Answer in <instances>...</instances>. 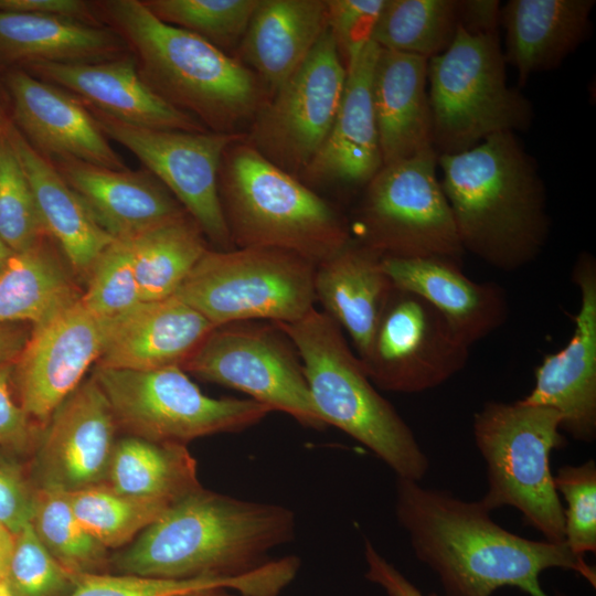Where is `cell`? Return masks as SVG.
<instances>
[{"mask_svg":"<svg viewBox=\"0 0 596 596\" xmlns=\"http://www.w3.org/2000/svg\"><path fill=\"white\" fill-rule=\"evenodd\" d=\"M395 515L415 556L439 577L446 596H491L504 586L549 596L540 575L554 567L574 571L595 586V570L583 556L565 543L507 531L480 500L466 501L396 477Z\"/></svg>","mask_w":596,"mask_h":596,"instance_id":"obj_1","label":"cell"},{"mask_svg":"<svg viewBox=\"0 0 596 596\" xmlns=\"http://www.w3.org/2000/svg\"><path fill=\"white\" fill-rule=\"evenodd\" d=\"M288 508L205 490L184 494L115 558L124 574L187 579L235 578L265 565L267 554L290 542Z\"/></svg>","mask_w":596,"mask_h":596,"instance_id":"obj_2","label":"cell"},{"mask_svg":"<svg viewBox=\"0 0 596 596\" xmlns=\"http://www.w3.org/2000/svg\"><path fill=\"white\" fill-rule=\"evenodd\" d=\"M439 180L464 252L502 272L532 263L547 243L546 191L514 132L439 155Z\"/></svg>","mask_w":596,"mask_h":596,"instance_id":"obj_3","label":"cell"},{"mask_svg":"<svg viewBox=\"0 0 596 596\" xmlns=\"http://www.w3.org/2000/svg\"><path fill=\"white\" fill-rule=\"evenodd\" d=\"M100 4L158 95L210 131L246 134L242 129L270 98L252 70L202 38L160 21L142 1Z\"/></svg>","mask_w":596,"mask_h":596,"instance_id":"obj_4","label":"cell"},{"mask_svg":"<svg viewBox=\"0 0 596 596\" xmlns=\"http://www.w3.org/2000/svg\"><path fill=\"white\" fill-rule=\"evenodd\" d=\"M219 193L234 247L283 249L318 266L352 241L328 202L264 158L246 136L223 155Z\"/></svg>","mask_w":596,"mask_h":596,"instance_id":"obj_5","label":"cell"},{"mask_svg":"<svg viewBox=\"0 0 596 596\" xmlns=\"http://www.w3.org/2000/svg\"><path fill=\"white\" fill-rule=\"evenodd\" d=\"M300 358L313 405L326 425L341 429L383 460L396 477L421 481L428 458L414 433L375 389L341 327L312 308L289 323H275Z\"/></svg>","mask_w":596,"mask_h":596,"instance_id":"obj_6","label":"cell"},{"mask_svg":"<svg viewBox=\"0 0 596 596\" xmlns=\"http://www.w3.org/2000/svg\"><path fill=\"white\" fill-rule=\"evenodd\" d=\"M553 408L491 401L473 415L476 446L486 462L488 489L480 501L493 511L513 507L552 543L564 542V507L554 486L551 454L565 446Z\"/></svg>","mask_w":596,"mask_h":596,"instance_id":"obj_7","label":"cell"},{"mask_svg":"<svg viewBox=\"0 0 596 596\" xmlns=\"http://www.w3.org/2000/svg\"><path fill=\"white\" fill-rule=\"evenodd\" d=\"M499 33L471 34L458 25L446 51L428 60L433 148L468 150L491 135L530 128L533 108L507 83Z\"/></svg>","mask_w":596,"mask_h":596,"instance_id":"obj_8","label":"cell"},{"mask_svg":"<svg viewBox=\"0 0 596 596\" xmlns=\"http://www.w3.org/2000/svg\"><path fill=\"white\" fill-rule=\"evenodd\" d=\"M316 267L276 248L207 249L174 296L214 327L258 319L289 323L313 308Z\"/></svg>","mask_w":596,"mask_h":596,"instance_id":"obj_9","label":"cell"},{"mask_svg":"<svg viewBox=\"0 0 596 596\" xmlns=\"http://www.w3.org/2000/svg\"><path fill=\"white\" fill-rule=\"evenodd\" d=\"M434 148L383 166L368 182L351 236L383 257H443L465 253L437 177Z\"/></svg>","mask_w":596,"mask_h":596,"instance_id":"obj_10","label":"cell"},{"mask_svg":"<svg viewBox=\"0 0 596 596\" xmlns=\"http://www.w3.org/2000/svg\"><path fill=\"white\" fill-rule=\"evenodd\" d=\"M117 425L157 443L184 445L193 439L246 429L270 412L251 398L205 395L181 366L136 371L95 366Z\"/></svg>","mask_w":596,"mask_h":596,"instance_id":"obj_11","label":"cell"},{"mask_svg":"<svg viewBox=\"0 0 596 596\" xmlns=\"http://www.w3.org/2000/svg\"><path fill=\"white\" fill-rule=\"evenodd\" d=\"M277 324L251 321L215 327L181 369L247 394L306 427L326 424L310 396L297 351Z\"/></svg>","mask_w":596,"mask_h":596,"instance_id":"obj_12","label":"cell"},{"mask_svg":"<svg viewBox=\"0 0 596 596\" xmlns=\"http://www.w3.org/2000/svg\"><path fill=\"white\" fill-rule=\"evenodd\" d=\"M89 111L103 134L142 162L219 251L235 248L220 200L219 172L225 150L246 134L150 129Z\"/></svg>","mask_w":596,"mask_h":596,"instance_id":"obj_13","label":"cell"},{"mask_svg":"<svg viewBox=\"0 0 596 596\" xmlns=\"http://www.w3.org/2000/svg\"><path fill=\"white\" fill-rule=\"evenodd\" d=\"M345 79L347 68L327 28L304 64L258 111L246 141L298 178L329 135Z\"/></svg>","mask_w":596,"mask_h":596,"instance_id":"obj_14","label":"cell"},{"mask_svg":"<svg viewBox=\"0 0 596 596\" xmlns=\"http://www.w3.org/2000/svg\"><path fill=\"white\" fill-rule=\"evenodd\" d=\"M469 349L429 302L393 287L371 345L359 361L377 387L419 393L459 373Z\"/></svg>","mask_w":596,"mask_h":596,"instance_id":"obj_15","label":"cell"},{"mask_svg":"<svg viewBox=\"0 0 596 596\" xmlns=\"http://www.w3.org/2000/svg\"><path fill=\"white\" fill-rule=\"evenodd\" d=\"M111 319L92 312L79 299L50 321L32 328L15 361L21 406L29 417L47 424L98 361Z\"/></svg>","mask_w":596,"mask_h":596,"instance_id":"obj_16","label":"cell"},{"mask_svg":"<svg viewBox=\"0 0 596 596\" xmlns=\"http://www.w3.org/2000/svg\"><path fill=\"white\" fill-rule=\"evenodd\" d=\"M572 279L579 309L567 344L547 354L534 371V386L521 401L555 409L561 430L583 443L596 437V259L582 252Z\"/></svg>","mask_w":596,"mask_h":596,"instance_id":"obj_17","label":"cell"},{"mask_svg":"<svg viewBox=\"0 0 596 596\" xmlns=\"http://www.w3.org/2000/svg\"><path fill=\"white\" fill-rule=\"evenodd\" d=\"M45 426L38 455L42 487L72 492L107 479L118 425L94 377L82 382Z\"/></svg>","mask_w":596,"mask_h":596,"instance_id":"obj_18","label":"cell"},{"mask_svg":"<svg viewBox=\"0 0 596 596\" xmlns=\"http://www.w3.org/2000/svg\"><path fill=\"white\" fill-rule=\"evenodd\" d=\"M6 85L18 129L41 155L127 169L91 111L66 91L23 70L9 72Z\"/></svg>","mask_w":596,"mask_h":596,"instance_id":"obj_19","label":"cell"},{"mask_svg":"<svg viewBox=\"0 0 596 596\" xmlns=\"http://www.w3.org/2000/svg\"><path fill=\"white\" fill-rule=\"evenodd\" d=\"M30 74L72 92L91 108L123 123L162 130L210 131L196 118L158 95L132 55L88 63H32Z\"/></svg>","mask_w":596,"mask_h":596,"instance_id":"obj_20","label":"cell"},{"mask_svg":"<svg viewBox=\"0 0 596 596\" xmlns=\"http://www.w3.org/2000/svg\"><path fill=\"white\" fill-rule=\"evenodd\" d=\"M380 46L372 40L347 68L341 103L321 148L300 175L310 184L366 185L383 167L372 102Z\"/></svg>","mask_w":596,"mask_h":596,"instance_id":"obj_21","label":"cell"},{"mask_svg":"<svg viewBox=\"0 0 596 596\" xmlns=\"http://www.w3.org/2000/svg\"><path fill=\"white\" fill-rule=\"evenodd\" d=\"M52 163L114 240L132 238L187 213L149 171L111 170L73 158Z\"/></svg>","mask_w":596,"mask_h":596,"instance_id":"obj_22","label":"cell"},{"mask_svg":"<svg viewBox=\"0 0 596 596\" xmlns=\"http://www.w3.org/2000/svg\"><path fill=\"white\" fill-rule=\"evenodd\" d=\"M215 327L175 296L114 317L96 366L148 371L182 366Z\"/></svg>","mask_w":596,"mask_h":596,"instance_id":"obj_23","label":"cell"},{"mask_svg":"<svg viewBox=\"0 0 596 596\" xmlns=\"http://www.w3.org/2000/svg\"><path fill=\"white\" fill-rule=\"evenodd\" d=\"M393 286L429 302L469 347L502 327L509 316L504 289L468 278L460 263L443 257H382Z\"/></svg>","mask_w":596,"mask_h":596,"instance_id":"obj_24","label":"cell"},{"mask_svg":"<svg viewBox=\"0 0 596 596\" xmlns=\"http://www.w3.org/2000/svg\"><path fill=\"white\" fill-rule=\"evenodd\" d=\"M428 60L380 47L372 102L383 166L433 148Z\"/></svg>","mask_w":596,"mask_h":596,"instance_id":"obj_25","label":"cell"},{"mask_svg":"<svg viewBox=\"0 0 596 596\" xmlns=\"http://www.w3.org/2000/svg\"><path fill=\"white\" fill-rule=\"evenodd\" d=\"M594 0H509L501 6L507 64L519 86L538 72L557 68L590 33Z\"/></svg>","mask_w":596,"mask_h":596,"instance_id":"obj_26","label":"cell"},{"mask_svg":"<svg viewBox=\"0 0 596 596\" xmlns=\"http://www.w3.org/2000/svg\"><path fill=\"white\" fill-rule=\"evenodd\" d=\"M327 28L326 0H259L236 58L272 97L304 64Z\"/></svg>","mask_w":596,"mask_h":596,"instance_id":"obj_27","label":"cell"},{"mask_svg":"<svg viewBox=\"0 0 596 596\" xmlns=\"http://www.w3.org/2000/svg\"><path fill=\"white\" fill-rule=\"evenodd\" d=\"M2 132L30 183L45 234L60 245L71 268L87 278L99 255L115 240L99 226L54 164L14 125L7 124Z\"/></svg>","mask_w":596,"mask_h":596,"instance_id":"obj_28","label":"cell"},{"mask_svg":"<svg viewBox=\"0 0 596 596\" xmlns=\"http://www.w3.org/2000/svg\"><path fill=\"white\" fill-rule=\"evenodd\" d=\"M382 257L352 238L339 253L316 267V299L349 333L359 359L371 345L394 287L383 269Z\"/></svg>","mask_w":596,"mask_h":596,"instance_id":"obj_29","label":"cell"},{"mask_svg":"<svg viewBox=\"0 0 596 596\" xmlns=\"http://www.w3.org/2000/svg\"><path fill=\"white\" fill-rule=\"evenodd\" d=\"M113 28L41 14L0 11V58L9 62L88 64L127 55Z\"/></svg>","mask_w":596,"mask_h":596,"instance_id":"obj_30","label":"cell"},{"mask_svg":"<svg viewBox=\"0 0 596 596\" xmlns=\"http://www.w3.org/2000/svg\"><path fill=\"white\" fill-rule=\"evenodd\" d=\"M82 294L65 265L41 240L13 252L0 270V324H44L77 302Z\"/></svg>","mask_w":596,"mask_h":596,"instance_id":"obj_31","label":"cell"},{"mask_svg":"<svg viewBox=\"0 0 596 596\" xmlns=\"http://www.w3.org/2000/svg\"><path fill=\"white\" fill-rule=\"evenodd\" d=\"M107 480L125 496L168 503L201 487L196 462L184 445L137 436L116 441Z\"/></svg>","mask_w":596,"mask_h":596,"instance_id":"obj_32","label":"cell"},{"mask_svg":"<svg viewBox=\"0 0 596 596\" xmlns=\"http://www.w3.org/2000/svg\"><path fill=\"white\" fill-rule=\"evenodd\" d=\"M298 570L297 561L287 556L235 578L168 579L134 574L72 573L74 585L68 596H181L217 587L244 596H278L294 581Z\"/></svg>","mask_w":596,"mask_h":596,"instance_id":"obj_33","label":"cell"},{"mask_svg":"<svg viewBox=\"0 0 596 596\" xmlns=\"http://www.w3.org/2000/svg\"><path fill=\"white\" fill-rule=\"evenodd\" d=\"M125 241L131 253L141 301L174 296L209 249L206 237L188 213Z\"/></svg>","mask_w":596,"mask_h":596,"instance_id":"obj_34","label":"cell"},{"mask_svg":"<svg viewBox=\"0 0 596 596\" xmlns=\"http://www.w3.org/2000/svg\"><path fill=\"white\" fill-rule=\"evenodd\" d=\"M457 28L456 0H385L371 40L429 60L448 49Z\"/></svg>","mask_w":596,"mask_h":596,"instance_id":"obj_35","label":"cell"},{"mask_svg":"<svg viewBox=\"0 0 596 596\" xmlns=\"http://www.w3.org/2000/svg\"><path fill=\"white\" fill-rule=\"evenodd\" d=\"M67 493L83 528L105 549L131 542L171 504L125 496L104 483Z\"/></svg>","mask_w":596,"mask_h":596,"instance_id":"obj_36","label":"cell"},{"mask_svg":"<svg viewBox=\"0 0 596 596\" xmlns=\"http://www.w3.org/2000/svg\"><path fill=\"white\" fill-rule=\"evenodd\" d=\"M31 524L49 552L73 574L92 573L105 560L106 549L83 528L66 491L41 487L34 493Z\"/></svg>","mask_w":596,"mask_h":596,"instance_id":"obj_37","label":"cell"},{"mask_svg":"<svg viewBox=\"0 0 596 596\" xmlns=\"http://www.w3.org/2000/svg\"><path fill=\"white\" fill-rule=\"evenodd\" d=\"M160 21L191 32L220 50L238 46L259 0H147Z\"/></svg>","mask_w":596,"mask_h":596,"instance_id":"obj_38","label":"cell"},{"mask_svg":"<svg viewBox=\"0 0 596 596\" xmlns=\"http://www.w3.org/2000/svg\"><path fill=\"white\" fill-rule=\"evenodd\" d=\"M46 235L26 175L0 131V236L12 252L30 248Z\"/></svg>","mask_w":596,"mask_h":596,"instance_id":"obj_39","label":"cell"},{"mask_svg":"<svg viewBox=\"0 0 596 596\" xmlns=\"http://www.w3.org/2000/svg\"><path fill=\"white\" fill-rule=\"evenodd\" d=\"M81 302L92 312L117 317L141 302L129 246L115 240L99 255L87 276Z\"/></svg>","mask_w":596,"mask_h":596,"instance_id":"obj_40","label":"cell"},{"mask_svg":"<svg viewBox=\"0 0 596 596\" xmlns=\"http://www.w3.org/2000/svg\"><path fill=\"white\" fill-rule=\"evenodd\" d=\"M4 581L15 596H62L74 585L72 573L49 552L31 522L13 535Z\"/></svg>","mask_w":596,"mask_h":596,"instance_id":"obj_41","label":"cell"},{"mask_svg":"<svg viewBox=\"0 0 596 596\" xmlns=\"http://www.w3.org/2000/svg\"><path fill=\"white\" fill-rule=\"evenodd\" d=\"M556 491L566 501L564 542L576 555L596 551V464L595 460L561 467L554 476Z\"/></svg>","mask_w":596,"mask_h":596,"instance_id":"obj_42","label":"cell"},{"mask_svg":"<svg viewBox=\"0 0 596 596\" xmlns=\"http://www.w3.org/2000/svg\"><path fill=\"white\" fill-rule=\"evenodd\" d=\"M385 0H326L327 25L345 68L371 41Z\"/></svg>","mask_w":596,"mask_h":596,"instance_id":"obj_43","label":"cell"},{"mask_svg":"<svg viewBox=\"0 0 596 596\" xmlns=\"http://www.w3.org/2000/svg\"><path fill=\"white\" fill-rule=\"evenodd\" d=\"M34 493H31L20 473L0 461V525L12 536L31 522Z\"/></svg>","mask_w":596,"mask_h":596,"instance_id":"obj_44","label":"cell"},{"mask_svg":"<svg viewBox=\"0 0 596 596\" xmlns=\"http://www.w3.org/2000/svg\"><path fill=\"white\" fill-rule=\"evenodd\" d=\"M12 363L0 364V445L25 448L32 438L30 417L12 398L10 384Z\"/></svg>","mask_w":596,"mask_h":596,"instance_id":"obj_45","label":"cell"},{"mask_svg":"<svg viewBox=\"0 0 596 596\" xmlns=\"http://www.w3.org/2000/svg\"><path fill=\"white\" fill-rule=\"evenodd\" d=\"M1 12L55 15L102 25L92 2L83 0H0Z\"/></svg>","mask_w":596,"mask_h":596,"instance_id":"obj_46","label":"cell"},{"mask_svg":"<svg viewBox=\"0 0 596 596\" xmlns=\"http://www.w3.org/2000/svg\"><path fill=\"white\" fill-rule=\"evenodd\" d=\"M366 562L365 577L380 585L389 596H425L395 566L389 563L373 546L364 542Z\"/></svg>","mask_w":596,"mask_h":596,"instance_id":"obj_47","label":"cell"},{"mask_svg":"<svg viewBox=\"0 0 596 596\" xmlns=\"http://www.w3.org/2000/svg\"><path fill=\"white\" fill-rule=\"evenodd\" d=\"M458 25L471 34L498 32L501 4L498 0H456Z\"/></svg>","mask_w":596,"mask_h":596,"instance_id":"obj_48","label":"cell"},{"mask_svg":"<svg viewBox=\"0 0 596 596\" xmlns=\"http://www.w3.org/2000/svg\"><path fill=\"white\" fill-rule=\"evenodd\" d=\"M30 332L13 323L0 324V364L17 361Z\"/></svg>","mask_w":596,"mask_h":596,"instance_id":"obj_49","label":"cell"},{"mask_svg":"<svg viewBox=\"0 0 596 596\" xmlns=\"http://www.w3.org/2000/svg\"><path fill=\"white\" fill-rule=\"evenodd\" d=\"M13 544V536L0 525V564L6 568L9 563L11 550Z\"/></svg>","mask_w":596,"mask_h":596,"instance_id":"obj_50","label":"cell"},{"mask_svg":"<svg viewBox=\"0 0 596 596\" xmlns=\"http://www.w3.org/2000/svg\"><path fill=\"white\" fill-rule=\"evenodd\" d=\"M181 596H244V595L230 588L217 587V588L202 589V590L193 592V593L181 595Z\"/></svg>","mask_w":596,"mask_h":596,"instance_id":"obj_51","label":"cell"},{"mask_svg":"<svg viewBox=\"0 0 596 596\" xmlns=\"http://www.w3.org/2000/svg\"><path fill=\"white\" fill-rule=\"evenodd\" d=\"M11 248L4 243L2 237L0 236V270L3 268L4 264L9 259V257L12 255Z\"/></svg>","mask_w":596,"mask_h":596,"instance_id":"obj_52","label":"cell"},{"mask_svg":"<svg viewBox=\"0 0 596 596\" xmlns=\"http://www.w3.org/2000/svg\"><path fill=\"white\" fill-rule=\"evenodd\" d=\"M0 596H15L3 578H0Z\"/></svg>","mask_w":596,"mask_h":596,"instance_id":"obj_53","label":"cell"}]
</instances>
